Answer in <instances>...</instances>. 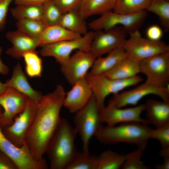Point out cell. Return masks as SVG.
<instances>
[{"label": "cell", "mask_w": 169, "mask_h": 169, "mask_svg": "<svg viewBox=\"0 0 169 169\" xmlns=\"http://www.w3.org/2000/svg\"><path fill=\"white\" fill-rule=\"evenodd\" d=\"M72 86V88L66 93L63 106L70 113H75L85 105L93 93L86 77Z\"/></svg>", "instance_id": "17"}, {"label": "cell", "mask_w": 169, "mask_h": 169, "mask_svg": "<svg viewBox=\"0 0 169 169\" xmlns=\"http://www.w3.org/2000/svg\"><path fill=\"white\" fill-rule=\"evenodd\" d=\"M127 56L123 47L115 49L108 53L106 56H101L96 59L88 74L90 75L104 74Z\"/></svg>", "instance_id": "21"}, {"label": "cell", "mask_w": 169, "mask_h": 169, "mask_svg": "<svg viewBox=\"0 0 169 169\" xmlns=\"http://www.w3.org/2000/svg\"><path fill=\"white\" fill-rule=\"evenodd\" d=\"M3 112L0 106V117ZM0 150L12 159L18 169H46L49 167L44 158L39 161L34 160L25 144L21 147L13 144L4 135L0 126Z\"/></svg>", "instance_id": "10"}, {"label": "cell", "mask_w": 169, "mask_h": 169, "mask_svg": "<svg viewBox=\"0 0 169 169\" xmlns=\"http://www.w3.org/2000/svg\"><path fill=\"white\" fill-rule=\"evenodd\" d=\"M140 73L146 81L159 87L168 86L169 83V51L153 56L140 62Z\"/></svg>", "instance_id": "11"}, {"label": "cell", "mask_w": 169, "mask_h": 169, "mask_svg": "<svg viewBox=\"0 0 169 169\" xmlns=\"http://www.w3.org/2000/svg\"><path fill=\"white\" fill-rule=\"evenodd\" d=\"M140 73V62L128 56L104 74L116 79H125L134 77Z\"/></svg>", "instance_id": "22"}, {"label": "cell", "mask_w": 169, "mask_h": 169, "mask_svg": "<svg viewBox=\"0 0 169 169\" xmlns=\"http://www.w3.org/2000/svg\"><path fill=\"white\" fill-rule=\"evenodd\" d=\"M23 58L25 64V69L27 75L30 78L40 77L43 70L42 59L35 50L24 53Z\"/></svg>", "instance_id": "31"}, {"label": "cell", "mask_w": 169, "mask_h": 169, "mask_svg": "<svg viewBox=\"0 0 169 169\" xmlns=\"http://www.w3.org/2000/svg\"><path fill=\"white\" fill-rule=\"evenodd\" d=\"M63 13L79 9L82 0H52Z\"/></svg>", "instance_id": "36"}, {"label": "cell", "mask_w": 169, "mask_h": 169, "mask_svg": "<svg viewBox=\"0 0 169 169\" xmlns=\"http://www.w3.org/2000/svg\"><path fill=\"white\" fill-rule=\"evenodd\" d=\"M116 0H82L79 12L85 19L112 10Z\"/></svg>", "instance_id": "24"}, {"label": "cell", "mask_w": 169, "mask_h": 169, "mask_svg": "<svg viewBox=\"0 0 169 169\" xmlns=\"http://www.w3.org/2000/svg\"><path fill=\"white\" fill-rule=\"evenodd\" d=\"M2 51L3 48L0 46V74L3 75H6L8 73L9 69L1 60V57Z\"/></svg>", "instance_id": "42"}, {"label": "cell", "mask_w": 169, "mask_h": 169, "mask_svg": "<svg viewBox=\"0 0 169 169\" xmlns=\"http://www.w3.org/2000/svg\"><path fill=\"white\" fill-rule=\"evenodd\" d=\"M5 83L7 87L13 88L37 103L43 96L41 92L34 90L31 86L19 63L14 67L11 78Z\"/></svg>", "instance_id": "20"}, {"label": "cell", "mask_w": 169, "mask_h": 169, "mask_svg": "<svg viewBox=\"0 0 169 169\" xmlns=\"http://www.w3.org/2000/svg\"><path fill=\"white\" fill-rule=\"evenodd\" d=\"M66 92L60 84L52 92L43 95L35 115L25 135L24 144L35 160L40 161L60 121V113Z\"/></svg>", "instance_id": "1"}, {"label": "cell", "mask_w": 169, "mask_h": 169, "mask_svg": "<svg viewBox=\"0 0 169 169\" xmlns=\"http://www.w3.org/2000/svg\"><path fill=\"white\" fill-rule=\"evenodd\" d=\"M147 38L153 41L160 40L163 35L162 28L156 25H153L149 26L146 32Z\"/></svg>", "instance_id": "38"}, {"label": "cell", "mask_w": 169, "mask_h": 169, "mask_svg": "<svg viewBox=\"0 0 169 169\" xmlns=\"http://www.w3.org/2000/svg\"><path fill=\"white\" fill-rule=\"evenodd\" d=\"M151 0H116L113 11L126 15L136 14L146 10Z\"/></svg>", "instance_id": "26"}, {"label": "cell", "mask_w": 169, "mask_h": 169, "mask_svg": "<svg viewBox=\"0 0 169 169\" xmlns=\"http://www.w3.org/2000/svg\"><path fill=\"white\" fill-rule=\"evenodd\" d=\"M144 110V104L127 108H118L108 104L106 106L100 110V120L102 123H105L109 126L129 122H139L148 124L146 120L141 116V113Z\"/></svg>", "instance_id": "16"}, {"label": "cell", "mask_w": 169, "mask_h": 169, "mask_svg": "<svg viewBox=\"0 0 169 169\" xmlns=\"http://www.w3.org/2000/svg\"><path fill=\"white\" fill-rule=\"evenodd\" d=\"M7 88L5 83H3L0 81V96L4 93Z\"/></svg>", "instance_id": "43"}, {"label": "cell", "mask_w": 169, "mask_h": 169, "mask_svg": "<svg viewBox=\"0 0 169 169\" xmlns=\"http://www.w3.org/2000/svg\"><path fill=\"white\" fill-rule=\"evenodd\" d=\"M144 105L149 125L158 128L169 123V101L150 99Z\"/></svg>", "instance_id": "19"}, {"label": "cell", "mask_w": 169, "mask_h": 169, "mask_svg": "<svg viewBox=\"0 0 169 169\" xmlns=\"http://www.w3.org/2000/svg\"><path fill=\"white\" fill-rule=\"evenodd\" d=\"M98 156L89 152L77 151L65 169H97Z\"/></svg>", "instance_id": "29"}, {"label": "cell", "mask_w": 169, "mask_h": 169, "mask_svg": "<svg viewBox=\"0 0 169 169\" xmlns=\"http://www.w3.org/2000/svg\"><path fill=\"white\" fill-rule=\"evenodd\" d=\"M14 0H0V31L4 28L9 6Z\"/></svg>", "instance_id": "37"}, {"label": "cell", "mask_w": 169, "mask_h": 169, "mask_svg": "<svg viewBox=\"0 0 169 169\" xmlns=\"http://www.w3.org/2000/svg\"><path fill=\"white\" fill-rule=\"evenodd\" d=\"M151 95H156L163 100L169 101L168 87H157L146 81L132 89L113 95L108 104L118 108H123L128 105H136L143 97Z\"/></svg>", "instance_id": "9"}, {"label": "cell", "mask_w": 169, "mask_h": 169, "mask_svg": "<svg viewBox=\"0 0 169 169\" xmlns=\"http://www.w3.org/2000/svg\"><path fill=\"white\" fill-rule=\"evenodd\" d=\"M160 155L163 158L164 162L161 164L156 165L155 167L157 169H169V148L161 149Z\"/></svg>", "instance_id": "40"}, {"label": "cell", "mask_w": 169, "mask_h": 169, "mask_svg": "<svg viewBox=\"0 0 169 169\" xmlns=\"http://www.w3.org/2000/svg\"><path fill=\"white\" fill-rule=\"evenodd\" d=\"M0 169H18L12 159L1 151H0Z\"/></svg>", "instance_id": "39"}, {"label": "cell", "mask_w": 169, "mask_h": 169, "mask_svg": "<svg viewBox=\"0 0 169 169\" xmlns=\"http://www.w3.org/2000/svg\"><path fill=\"white\" fill-rule=\"evenodd\" d=\"M127 33L120 26L104 31H95L89 52L96 59L115 49L123 48Z\"/></svg>", "instance_id": "12"}, {"label": "cell", "mask_w": 169, "mask_h": 169, "mask_svg": "<svg viewBox=\"0 0 169 169\" xmlns=\"http://www.w3.org/2000/svg\"><path fill=\"white\" fill-rule=\"evenodd\" d=\"M48 0H14V1L16 5H41Z\"/></svg>", "instance_id": "41"}, {"label": "cell", "mask_w": 169, "mask_h": 169, "mask_svg": "<svg viewBox=\"0 0 169 169\" xmlns=\"http://www.w3.org/2000/svg\"><path fill=\"white\" fill-rule=\"evenodd\" d=\"M146 10L159 17L164 30H169V1L165 0H151Z\"/></svg>", "instance_id": "32"}, {"label": "cell", "mask_w": 169, "mask_h": 169, "mask_svg": "<svg viewBox=\"0 0 169 169\" xmlns=\"http://www.w3.org/2000/svg\"><path fill=\"white\" fill-rule=\"evenodd\" d=\"M37 103L30 99L24 110L14 118L12 124L2 128L5 136L18 147L24 144L25 135L34 118Z\"/></svg>", "instance_id": "13"}, {"label": "cell", "mask_w": 169, "mask_h": 169, "mask_svg": "<svg viewBox=\"0 0 169 169\" xmlns=\"http://www.w3.org/2000/svg\"><path fill=\"white\" fill-rule=\"evenodd\" d=\"M100 110L105 106V102L110 94L120 92L128 87L138 84L143 78L137 75L125 79H116L109 78L104 74L90 75L86 76Z\"/></svg>", "instance_id": "4"}, {"label": "cell", "mask_w": 169, "mask_h": 169, "mask_svg": "<svg viewBox=\"0 0 169 169\" xmlns=\"http://www.w3.org/2000/svg\"><path fill=\"white\" fill-rule=\"evenodd\" d=\"M30 99L13 88L8 87L0 96V105L3 112L0 117L2 128L10 125L14 118L25 108Z\"/></svg>", "instance_id": "15"}, {"label": "cell", "mask_w": 169, "mask_h": 169, "mask_svg": "<svg viewBox=\"0 0 169 169\" xmlns=\"http://www.w3.org/2000/svg\"><path fill=\"white\" fill-rule=\"evenodd\" d=\"M6 37L12 44V46L7 49L5 53L15 59H20L24 53L35 50L39 46L38 40L18 29L8 32Z\"/></svg>", "instance_id": "18"}, {"label": "cell", "mask_w": 169, "mask_h": 169, "mask_svg": "<svg viewBox=\"0 0 169 169\" xmlns=\"http://www.w3.org/2000/svg\"></svg>", "instance_id": "45"}, {"label": "cell", "mask_w": 169, "mask_h": 169, "mask_svg": "<svg viewBox=\"0 0 169 169\" xmlns=\"http://www.w3.org/2000/svg\"><path fill=\"white\" fill-rule=\"evenodd\" d=\"M124 45L127 56L139 62L169 51V46L160 40L153 41L143 37L138 29L129 33Z\"/></svg>", "instance_id": "7"}, {"label": "cell", "mask_w": 169, "mask_h": 169, "mask_svg": "<svg viewBox=\"0 0 169 169\" xmlns=\"http://www.w3.org/2000/svg\"><path fill=\"white\" fill-rule=\"evenodd\" d=\"M144 150L137 148L125 154V159L122 165V169H149L150 168L142 161L141 156Z\"/></svg>", "instance_id": "34"}, {"label": "cell", "mask_w": 169, "mask_h": 169, "mask_svg": "<svg viewBox=\"0 0 169 169\" xmlns=\"http://www.w3.org/2000/svg\"><path fill=\"white\" fill-rule=\"evenodd\" d=\"M148 138L158 140L161 149L169 148V123L155 129L152 128L149 133Z\"/></svg>", "instance_id": "35"}, {"label": "cell", "mask_w": 169, "mask_h": 169, "mask_svg": "<svg viewBox=\"0 0 169 169\" xmlns=\"http://www.w3.org/2000/svg\"><path fill=\"white\" fill-rule=\"evenodd\" d=\"M147 15L146 11L131 14H124L113 10L105 13L99 17L88 24L92 31L107 30L117 26H121L127 33L138 29L143 24Z\"/></svg>", "instance_id": "6"}, {"label": "cell", "mask_w": 169, "mask_h": 169, "mask_svg": "<svg viewBox=\"0 0 169 169\" xmlns=\"http://www.w3.org/2000/svg\"><path fill=\"white\" fill-rule=\"evenodd\" d=\"M100 110L93 95L81 109L75 113L74 118V127L79 135L82 143L83 151L89 152V146L91 138L95 136L102 125Z\"/></svg>", "instance_id": "5"}, {"label": "cell", "mask_w": 169, "mask_h": 169, "mask_svg": "<svg viewBox=\"0 0 169 169\" xmlns=\"http://www.w3.org/2000/svg\"><path fill=\"white\" fill-rule=\"evenodd\" d=\"M63 13L52 0L42 4V13L40 21L46 27L59 25Z\"/></svg>", "instance_id": "30"}, {"label": "cell", "mask_w": 169, "mask_h": 169, "mask_svg": "<svg viewBox=\"0 0 169 169\" xmlns=\"http://www.w3.org/2000/svg\"><path fill=\"white\" fill-rule=\"evenodd\" d=\"M95 33V31H88L76 38L43 45L40 54L43 57L54 58L60 65L68 59L75 50L89 51Z\"/></svg>", "instance_id": "8"}, {"label": "cell", "mask_w": 169, "mask_h": 169, "mask_svg": "<svg viewBox=\"0 0 169 169\" xmlns=\"http://www.w3.org/2000/svg\"><path fill=\"white\" fill-rule=\"evenodd\" d=\"M16 26L17 29L24 32L38 41L46 27L40 20L29 19L18 20Z\"/></svg>", "instance_id": "33"}, {"label": "cell", "mask_w": 169, "mask_h": 169, "mask_svg": "<svg viewBox=\"0 0 169 169\" xmlns=\"http://www.w3.org/2000/svg\"><path fill=\"white\" fill-rule=\"evenodd\" d=\"M77 132L68 121L61 118L45 153L51 169H65L77 152L75 141Z\"/></svg>", "instance_id": "2"}, {"label": "cell", "mask_w": 169, "mask_h": 169, "mask_svg": "<svg viewBox=\"0 0 169 169\" xmlns=\"http://www.w3.org/2000/svg\"><path fill=\"white\" fill-rule=\"evenodd\" d=\"M10 9L12 16L17 20L22 19L41 20L42 4L18 5Z\"/></svg>", "instance_id": "28"}, {"label": "cell", "mask_w": 169, "mask_h": 169, "mask_svg": "<svg viewBox=\"0 0 169 169\" xmlns=\"http://www.w3.org/2000/svg\"><path fill=\"white\" fill-rule=\"evenodd\" d=\"M165 0L167 1H169V0Z\"/></svg>", "instance_id": "44"}, {"label": "cell", "mask_w": 169, "mask_h": 169, "mask_svg": "<svg viewBox=\"0 0 169 169\" xmlns=\"http://www.w3.org/2000/svg\"><path fill=\"white\" fill-rule=\"evenodd\" d=\"M152 129L147 123L126 122L120 123L118 125H102L95 136L104 144L127 143L144 150Z\"/></svg>", "instance_id": "3"}, {"label": "cell", "mask_w": 169, "mask_h": 169, "mask_svg": "<svg viewBox=\"0 0 169 169\" xmlns=\"http://www.w3.org/2000/svg\"><path fill=\"white\" fill-rule=\"evenodd\" d=\"M125 158V154H120L110 150L104 151L98 156L97 169L121 168Z\"/></svg>", "instance_id": "27"}, {"label": "cell", "mask_w": 169, "mask_h": 169, "mask_svg": "<svg viewBox=\"0 0 169 169\" xmlns=\"http://www.w3.org/2000/svg\"><path fill=\"white\" fill-rule=\"evenodd\" d=\"M96 59L89 51L78 50L60 65L61 71L72 86L86 77Z\"/></svg>", "instance_id": "14"}, {"label": "cell", "mask_w": 169, "mask_h": 169, "mask_svg": "<svg viewBox=\"0 0 169 169\" xmlns=\"http://www.w3.org/2000/svg\"><path fill=\"white\" fill-rule=\"evenodd\" d=\"M85 20L81 15L79 9L74 10L63 13L59 25L82 36L88 32V24Z\"/></svg>", "instance_id": "25"}, {"label": "cell", "mask_w": 169, "mask_h": 169, "mask_svg": "<svg viewBox=\"0 0 169 169\" xmlns=\"http://www.w3.org/2000/svg\"><path fill=\"white\" fill-rule=\"evenodd\" d=\"M82 35L72 32L60 25L46 27L38 40L39 46L74 39Z\"/></svg>", "instance_id": "23"}]
</instances>
